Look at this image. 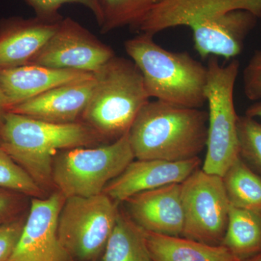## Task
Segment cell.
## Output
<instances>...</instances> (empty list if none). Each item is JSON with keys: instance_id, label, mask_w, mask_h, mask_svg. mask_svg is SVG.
<instances>
[{"instance_id": "19", "label": "cell", "mask_w": 261, "mask_h": 261, "mask_svg": "<svg viewBox=\"0 0 261 261\" xmlns=\"http://www.w3.org/2000/svg\"><path fill=\"white\" fill-rule=\"evenodd\" d=\"M102 261H152L143 229L121 211L105 247Z\"/></svg>"}, {"instance_id": "7", "label": "cell", "mask_w": 261, "mask_h": 261, "mask_svg": "<svg viewBox=\"0 0 261 261\" xmlns=\"http://www.w3.org/2000/svg\"><path fill=\"white\" fill-rule=\"evenodd\" d=\"M105 193L65 198L58 218V237L70 256L94 260L104 250L119 214Z\"/></svg>"}, {"instance_id": "20", "label": "cell", "mask_w": 261, "mask_h": 261, "mask_svg": "<svg viewBox=\"0 0 261 261\" xmlns=\"http://www.w3.org/2000/svg\"><path fill=\"white\" fill-rule=\"evenodd\" d=\"M222 178L230 205L261 214V176L240 156Z\"/></svg>"}, {"instance_id": "21", "label": "cell", "mask_w": 261, "mask_h": 261, "mask_svg": "<svg viewBox=\"0 0 261 261\" xmlns=\"http://www.w3.org/2000/svg\"><path fill=\"white\" fill-rule=\"evenodd\" d=\"M102 10L101 32L106 34L129 25L134 29L155 4L157 0H99Z\"/></svg>"}, {"instance_id": "18", "label": "cell", "mask_w": 261, "mask_h": 261, "mask_svg": "<svg viewBox=\"0 0 261 261\" xmlns=\"http://www.w3.org/2000/svg\"><path fill=\"white\" fill-rule=\"evenodd\" d=\"M221 245L243 260L261 253V214L229 206Z\"/></svg>"}, {"instance_id": "1", "label": "cell", "mask_w": 261, "mask_h": 261, "mask_svg": "<svg viewBox=\"0 0 261 261\" xmlns=\"http://www.w3.org/2000/svg\"><path fill=\"white\" fill-rule=\"evenodd\" d=\"M104 142L83 121L56 123L7 111L0 121V148L42 188L53 182V161L65 149Z\"/></svg>"}, {"instance_id": "5", "label": "cell", "mask_w": 261, "mask_h": 261, "mask_svg": "<svg viewBox=\"0 0 261 261\" xmlns=\"http://www.w3.org/2000/svg\"><path fill=\"white\" fill-rule=\"evenodd\" d=\"M205 95L208 104L205 159L202 169L206 173L223 176L240 157L238 121L233 90L240 63L233 59L220 64L216 56L208 58Z\"/></svg>"}, {"instance_id": "6", "label": "cell", "mask_w": 261, "mask_h": 261, "mask_svg": "<svg viewBox=\"0 0 261 261\" xmlns=\"http://www.w3.org/2000/svg\"><path fill=\"white\" fill-rule=\"evenodd\" d=\"M135 159L128 133L99 147L65 149L53 161V183L65 198L100 195Z\"/></svg>"}, {"instance_id": "17", "label": "cell", "mask_w": 261, "mask_h": 261, "mask_svg": "<svg viewBox=\"0 0 261 261\" xmlns=\"http://www.w3.org/2000/svg\"><path fill=\"white\" fill-rule=\"evenodd\" d=\"M152 261H247L223 245H212L181 237L166 236L143 230Z\"/></svg>"}, {"instance_id": "27", "label": "cell", "mask_w": 261, "mask_h": 261, "mask_svg": "<svg viewBox=\"0 0 261 261\" xmlns=\"http://www.w3.org/2000/svg\"><path fill=\"white\" fill-rule=\"evenodd\" d=\"M18 195L20 194L0 189V225L8 222L5 221L16 212L18 205Z\"/></svg>"}, {"instance_id": "4", "label": "cell", "mask_w": 261, "mask_h": 261, "mask_svg": "<svg viewBox=\"0 0 261 261\" xmlns=\"http://www.w3.org/2000/svg\"><path fill=\"white\" fill-rule=\"evenodd\" d=\"M94 75L95 85L82 120L111 143L128 133L149 97L132 60L115 56Z\"/></svg>"}, {"instance_id": "8", "label": "cell", "mask_w": 261, "mask_h": 261, "mask_svg": "<svg viewBox=\"0 0 261 261\" xmlns=\"http://www.w3.org/2000/svg\"><path fill=\"white\" fill-rule=\"evenodd\" d=\"M184 211L181 236L221 245L227 226L229 202L222 176L197 169L181 183Z\"/></svg>"}, {"instance_id": "3", "label": "cell", "mask_w": 261, "mask_h": 261, "mask_svg": "<svg viewBox=\"0 0 261 261\" xmlns=\"http://www.w3.org/2000/svg\"><path fill=\"white\" fill-rule=\"evenodd\" d=\"M124 47L142 73L149 98L192 108L207 102V66L190 54L167 50L145 33L126 40Z\"/></svg>"}, {"instance_id": "11", "label": "cell", "mask_w": 261, "mask_h": 261, "mask_svg": "<svg viewBox=\"0 0 261 261\" xmlns=\"http://www.w3.org/2000/svg\"><path fill=\"white\" fill-rule=\"evenodd\" d=\"M65 200L58 191L47 198L32 199L28 219L8 261H71L58 232V218Z\"/></svg>"}, {"instance_id": "16", "label": "cell", "mask_w": 261, "mask_h": 261, "mask_svg": "<svg viewBox=\"0 0 261 261\" xmlns=\"http://www.w3.org/2000/svg\"><path fill=\"white\" fill-rule=\"evenodd\" d=\"M92 73L27 64L0 69V88L7 111L20 103L70 82L93 76Z\"/></svg>"}, {"instance_id": "30", "label": "cell", "mask_w": 261, "mask_h": 261, "mask_svg": "<svg viewBox=\"0 0 261 261\" xmlns=\"http://www.w3.org/2000/svg\"><path fill=\"white\" fill-rule=\"evenodd\" d=\"M247 261H261V253L256 256L252 257V258L249 259Z\"/></svg>"}, {"instance_id": "25", "label": "cell", "mask_w": 261, "mask_h": 261, "mask_svg": "<svg viewBox=\"0 0 261 261\" xmlns=\"http://www.w3.org/2000/svg\"><path fill=\"white\" fill-rule=\"evenodd\" d=\"M244 91L250 100L261 99V51L252 57L243 72Z\"/></svg>"}, {"instance_id": "28", "label": "cell", "mask_w": 261, "mask_h": 261, "mask_svg": "<svg viewBox=\"0 0 261 261\" xmlns=\"http://www.w3.org/2000/svg\"><path fill=\"white\" fill-rule=\"evenodd\" d=\"M247 116L252 117V118H259L261 119V101L260 102L255 103L250 108H247L246 111Z\"/></svg>"}, {"instance_id": "29", "label": "cell", "mask_w": 261, "mask_h": 261, "mask_svg": "<svg viewBox=\"0 0 261 261\" xmlns=\"http://www.w3.org/2000/svg\"><path fill=\"white\" fill-rule=\"evenodd\" d=\"M6 112L7 108L6 106H5L4 96H3L1 88H0V121H1L2 118Z\"/></svg>"}, {"instance_id": "23", "label": "cell", "mask_w": 261, "mask_h": 261, "mask_svg": "<svg viewBox=\"0 0 261 261\" xmlns=\"http://www.w3.org/2000/svg\"><path fill=\"white\" fill-rule=\"evenodd\" d=\"M238 134L240 157L261 176V123L247 115L239 116Z\"/></svg>"}, {"instance_id": "14", "label": "cell", "mask_w": 261, "mask_h": 261, "mask_svg": "<svg viewBox=\"0 0 261 261\" xmlns=\"http://www.w3.org/2000/svg\"><path fill=\"white\" fill-rule=\"evenodd\" d=\"M95 82L94 75L62 84L8 111L51 123L78 122L88 105Z\"/></svg>"}, {"instance_id": "24", "label": "cell", "mask_w": 261, "mask_h": 261, "mask_svg": "<svg viewBox=\"0 0 261 261\" xmlns=\"http://www.w3.org/2000/svg\"><path fill=\"white\" fill-rule=\"evenodd\" d=\"M34 10L36 17L48 22L61 21L63 17L59 10L63 5L79 4L88 8L99 25L102 22V10L99 0H24Z\"/></svg>"}, {"instance_id": "10", "label": "cell", "mask_w": 261, "mask_h": 261, "mask_svg": "<svg viewBox=\"0 0 261 261\" xmlns=\"http://www.w3.org/2000/svg\"><path fill=\"white\" fill-rule=\"evenodd\" d=\"M234 10H245L255 17L261 16V0H157L133 29L152 36L181 25L194 30L224 18Z\"/></svg>"}, {"instance_id": "13", "label": "cell", "mask_w": 261, "mask_h": 261, "mask_svg": "<svg viewBox=\"0 0 261 261\" xmlns=\"http://www.w3.org/2000/svg\"><path fill=\"white\" fill-rule=\"evenodd\" d=\"M125 202L130 219L145 231L166 236H181L184 211L181 183L140 192Z\"/></svg>"}, {"instance_id": "15", "label": "cell", "mask_w": 261, "mask_h": 261, "mask_svg": "<svg viewBox=\"0 0 261 261\" xmlns=\"http://www.w3.org/2000/svg\"><path fill=\"white\" fill-rule=\"evenodd\" d=\"M59 22L13 16L0 20V69L29 64L58 29Z\"/></svg>"}, {"instance_id": "22", "label": "cell", "mask_w": 261, "mask_h": 261, "mask_svg": "<svg viewBox=\"0 0 261 261\" xmlns=\"http://www.w3.org/2000/svg\"><path fill=\"white\" fill-rule=\"evenodd\" d=\"M0 189L33 197H41L42 195V188L1 148Z\"/></svg>"}, {"instance_id": "2", "label": "cell", "mask_w": 261, "mask_h": 261, "mask_svg": "<svg viewBox=\"0 0 261 261\" xmlns=\"http://www.w3.org/2000/svg\"><path fill=\"white\" fill-rule=\"evenodd\" d=\"M208 115L200 108L149 101L128 132L137 160L181 161L198 157L206 147Z\"/></svg>"}, {"instance_id": "9", "label": "cell", "mask_w": 261, "mask_h": 261, "mask_svg": "<svg viewBox=\"0 0 261 261\" xmlns=\"http://www.w3.org/2000/svg\"><path fill=\"white\" fill-rule=\"evenodd\" d=\"M115 56L112 48L68 17L29 64L94 74Z\"/></svg>"}, {"instance_id": "26", "label": "cell", "mask_w": 261, "mask_h": 261, "mask_svg": "<svg viewBox=\"0 0 261 261\" xmlns=\"http://www.w3.org/2000/svg\"><path fill=\"white\" fill-rule=\"evenodd\" d=\"M23 225L20 221H10L0 225V261L9 260L21 234Z\"/></svg>"}, {"instance_id": "12", "label": "cell", "mask_w": 261, "mask_h": 261, "mask_svg": "<svg viewBox=\"0 0 261 261\" xmlns=\"http://www.w3.org/2000/svg\"><path fill=\"white\" fill-rule=\"evenodd\" d=\"M201 162L199 157L181 161H133L108 184L103 193L116 202H125L140 192L181 183L200 168Z\"/></svg>"}]
</instances>
